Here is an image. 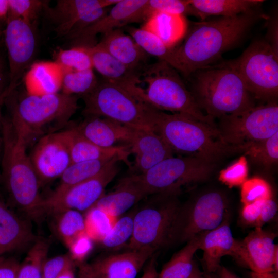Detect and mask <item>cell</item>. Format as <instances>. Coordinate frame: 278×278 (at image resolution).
<instances>
[{
  "mask_svg": "<svg viewBox=\"0 0 278 278\" xmlns=\"http://www.w3.org/2000/svg\"><path fill=\"white\" fill-rule=\"evenodd\" d=\"M146 270L147 272V278H158V274L153 263L150 264Z\"/></svg>",
  "mask_w": 278,
  "mask_h": 278,
  "instance_id": "obj_54",
  "label": "cell"
},
{
  "mask_svg": "<svg viewBox=\"0 0 278 278\" xmlns=\"http://www.w3.org/2000/svg\"><path fill=\"white\" fill-rule=\"evenodd\" d=\"M248 166L246 156L242 155L225 169L221 170L219 180L230 188L241 186L247 180Z\"/></svg>",
  "mask_w": 278,
  "mask_h": 278,
  "instance_id": "obj_44",
  "label": "cell"
},
{
  "mask_svg": "<svg viewBox=\"0 0 278 278\" xmlns=\"http://www.w3.org/2000/svg\"><path fill=\"white\" fill-rule=\"evenodd\" d=\"M138 86L133 94L152 107L192 116L203 123L217 127L214 119L200 109L193 94L181 79L179 72L165 61L159 60L145 65L138 74Z\"/></svg>",
  "mask_w": 278,
  "mask_h": 278,
  "instance_id": "obj_5",
  "label": "cell"
},
{
  "mask_svg": "<svg viewBox=\"0 0 278 278\" xmlns=\"http://www.w3.org/2000/svg\"><path fill=\"white\" fill-rule=\"evenodd\" d=\"M0 36H1V35H0Z\"/></svg>",
  "mask_w": 278,
  "mask_h": 278,
  "instance_id": "obj_61",
  "label": "cell"
},
{
  "mask_svg": "<svg viewBox=\"0 0 278 278\" xmlns=\"http://www.w3.org/2000/svg\"><path fill=\"white\" fill-rule=\"evenodd\" d=\"M207 274V273H206ZM207 277H208V276H207Z\"/></svg>",
  "mask_w": 278,
  "mask_h": 278,
  "instance_id": "obj_59",
  "label": "cell"
},
{
  "mask_svg": "<svg viewBox=\"0 0 278 278\" xmlns=\"http://www.w3.org/2000/svg\"><path fill=\"white\" fill-rule=\"evenodd\" d=\"M238 241L233 236L228 220L217 228L200 236L199 249L203 251L202 260L205 273L216 272L224 256H234Z\"/></svg>",
  "mask_w": 278,
  "mask_h": 278,
  "instance_id": "obj_22",
  "label": "cell"
},
{
  "mask_svg": "<svg viewBox=\"0 0 278 278\" xmlns=\"http://www.w3.org/2000/svg\"><path fill=\"white\" fill-rule=\"evenodd\" d=\"M73 260L68 255L46 258L42 267V278H58L67 270L73 269Z\"/></svg>",
  "mask_w": 278,
  "mask_h": 278,
  "instance_id": "obj_45",
  "label": "cell"
},
{
  "mask_svg": "<svg viewBox=\"0 0 278 278\" xmlns=\"http://www.w3.org/2000/svg\"><path fill=\"white\" fill-rule=\"evenodd\" d=\"M69 148L72 163L121 157L127 162L130 151L129 146L100 147L81 136L74 127L68 129Z\"/></svg>",
  "mask_w": 278,
  "mask_h": 278,
  "instance_id": "obj_28",
  "label": "cell"
},
{
  "mask_svg": "<svg viewBox=\"0 0 278 278\" xmlns=\"http://www.w3.org/2000/svg\"><path fill=\"white\" fill-rule=\"evenodd\" d=\"M264 15L256 11L194 24L183 42L175 47L180 72L185 77L211 65L235 46Z\"/></svg>",
  "mask_w": 278,
  "mask_h": 278,
  "instance_id": "obj_1",
  "label": "cell"
},
{
  "mask_svg": "<svg viewBox=\"0 0 278 278\" xmlns=\"http://www.w3.org/2000/svg\"><path fill=\"white\" fill-rule=\"evenodd\" d=\"M68 248L72 259L81 262L92 250L93 240L84 233L75 238Z\"/></svg>",
  "mask_w": 278,
  "mask_h": 278,
  "instance_id": "obj_46",
  "label": "cell"
},
{
  "mask_svg": "<svg viewBox=\"0 0 278 278\" xmlns=\"http://www.w3.org/2000/svg\"><path fill=\"white\" fill-rule=\"evenodd\" d=\"M7 19L4 38L9 65L7 89L12 93L33 58L36 39L32 25L10 15Z\"/></svg>",
  "mask_w": 278,
  "mask_h": 278,
  "instance_id": "obj_17",
  "label": "cell"
},
{
  "mask_svg": "<svg viewBox=\"0 0 278 278\" xmlns=\"http://www.w3.org/2000/svg\"><path fill=\"white\" fill-rule=\"evenodd\" d=\"M5 82L4 68L2 60L0 59V96L3 93L7 87V86L5 85Z\"/></svg>",
  "mask_w": 278,
  "mask_h": 278,
  "instance_id": "obj_53",
  "label": "cell"
},
{
  "mask_svg": "<svg viewBox=\"0 0 278 278\" xmlns=\"http://www.w3.org/2000/svg\"><path fill=\"white\" fill-rule=\"evenodd\" d=\"M63 75V68L56 61L34 62L24 77L26 94L42 96L60 92Z\"/></svg>",
  "mask_w": 278,
  "mask_h": 278,
  "instance_id": "obj_25",
  "label": "cell"
},
{
  "mask_svg": "<svg viewBox=\"0 0 278 278\" xmlns=\"http://www.w3.org/2000/svg\"><path fill=\"white\" fill-rule=\"evenodd\" d=\"M33 138L14 115L4 117L3 147L1 158L2 183L12 201L34 219L43 216L41 187L29 154Z\"/></svg>",
  "mask_w": 278,
  "mask_h": 278,
  "instance_id": "obj_2",
  "label": "cell"
},
{
  "mask_svg": "<svg viewBox=\"0 0 278 278\" xmlns=\"http://www.w3.org/2000/svg\"><path fill=\"white\" fill-rule=\"evenodd\" d=\"M8 15L19 18L33 25L41 11L48 6L47 1L39 0H8Z\"/></svg>",
  "mask_w": 278,
  "mask_h": 278,
  "instance_id": "obj_42",
  "label": "cell"
},
{
  "mask_svg": "<svg viewBox=\"0 0 278 278\" xmlns=\"http://www.w3.org/2000/svg\"><path fill=\"white\" fill-rule=\"evenodd\" d=\"M190 76L191 93L197 103L214 119L239 114L255 105L239 75L225 61L199 69Z\"/></svg>",
  "mask_w": 278,
  "mask_h": 278,
  "instance_id": "obj_4",
  "label": "cell"
},
{
  "mask_svg": "<svg viewBox=\"0 0 278 278\" xmlns=\"http://www.w3.org/2000/svg\"><path fill=\"white\" fill-rule=\"evenodd\" d=\"M57 231L67 246L85 232L84 218L80 212L68 210L57 214Z\"/></svg>",
  "mask_w": 278,
  "mask_h": 278,
  "instance_id": "obj_39",
  "label": "cell"
},
{
  "mask_svg": "<svg viewBox=\"0 0 278 278\" xmlns=\"http://www.w3.org/2000/svg\"><path fill=\"white\" fill-rule=\"evenodd\" d=\"M135 155L133 174H142L163 160L173 157V152L162 137L150 129H134L127 144Z\"/></svg>",
  "mask_w": 278,
  "mask_h": 278,
  "instance_id": "obj_19",
  "label": "cell"
},
{
  "mask_svg": "<svg viewBox=\"0 0 278 278\" xmlns=\"http://www.w3.org/2000/svg\"><path fill=\"white\" fill-rule=\"evenodd\" d=\"M10 113L19 119L34 139L43 136L50 126H64L78 109V98L62 92L16 99L11 94L6 99Z\"/></svg>",
  "mask_w": 278,
  "mask_h": 278,
  "instance_id": "obj_8",
  "label": "cell"
},
{
  "mask_svg": "<svg viewBox=\"0 0 278 278\" xmlns=\"http://www.w3.org/2000/svg\"><path fill=\"white\" fill-rule=\"evenodd\" d=\"M196 17L204 21L211 16L231 17L256 10L260 0H188Z\"/></svg>",
  "mask_w": 278,
  "mask_h": 278,
  "instance_id": "obj_30",
  "label": "cell"
},
{
  "mask_svg": "<svg viewBox=\"0 0 278 278\" xmlns=\"http://www.w3.org/2000/svg\"><path fill=\"white\" fill-rule=\"evenodd\" d=\"M188 278H208L207 274L202 273L197 267L195 266L192 273Z\"/></svg>",
  "mask_w": 278,
  "mask_h": 278,
  "instance_id": "obj_55",
  "label": "cell"
},
{
  "mask_svg": "<svg viewBox=\"0 0 278 278\" xmlns=\"http://www.w3.org/2000/svg\"><path fill=\"white\" fill-rule=\"evenodd\" d=\"M216 272L218 278H240L223 266H220Z\"/></svg>",
  "mask_w": 278,
  "mask_h": 278,
  "instance_id": "obj_51",
  "label": "cell"
},
{
  "mask_svg": "<svg viewBox=\"0 0 278 278\" xmlns=\"http://www.w3.org/2000/svg\"><path fill=\"white\" fill-rule=\"evenodd\" d=\"M149 195L136 175L132 174L121 179L115 190L105 194L94 206L118 218Z\"/></svg>",
  "mask_w": 278,
  "mask_h": 278,
  "instance_id": "obj_23",
  "label": "cell"
},
{
  "mask_svg": "<svg viewBox=\"0 0 278 278\" xmlns=\"http://www.w3.org/2000/svg\"><path fill=\"white\" fill-rule=\"evenodd\" d=\"M120 0H58L53 8H45L60 36L70 39L93 24L107 13L106 8Z\"/></svg>",
  "mask_w": 278,
  "mask_h": 278,
  "instance_id": "obj_14",
  "label": "cell"
},
{
  "mask_svg": "<svg viewBox=\"0 0 278 278\" xmlns=\"http://www.w3.org/2000/svg\"><path fill=\"white\" fill-rule=\"evenodd\" d=\"M214 164L190 156L167 158L144 173L136 175L151 195L157 193L179 195L190 187L208 179Z\"/></svg>",
  "mask_w": 278,
  "mask_h": 278,
  "instance_id": "obj_10",
  "label": "cell"
},
{
  "mask_svg": "<svg viewBox=\"0 0 278 278\" xmlns=\"http://www.w3.org/2000/svg\"><path fill=\"white\" fill-rule=\"evenodd\" d=\"M49 248L47 240H36L23 262L20 263L16 278H42V267L47 258Z\"/></svg>",
  "mask_w": 278,
  "mask_h": 278,
  "instance_id": "obj_36",
  "label": "cell"
},
{
  "mask_svg": "<svg viewBox=\"0 0 278 278\" xmlns=\"http://www.w3.org/2000/svg\"><path fill=\"white\" fill-rule=\"evenodd\" d=\"M220 119L217 129L232 153L240 147L266 140L278 132V106L275 101L255 105L239 114Z\"/></svg>",
  "mask_w": 278,
  "mask_h": 278,
  "instance_id": "obj_11",
  "label": "cell"
},
{
  "mask_svg": "<svg viewBox=\"0 0 278 278\" xmlns=\"http://www.w3.org/2000/svg\"><path fill=\"white\" fill-rule=\"evenodd\" d=\"M135 211L118 217L109 233L100 242L109 249L119 248L129 241L133 231V220Z\"/></svg>",
  "mask_w": 278,
  "mask_h": 278,
  "instance_id": "obj_41",
  "label": "cell"
},
{
  "mask_svg": "<svg viewBox=\"0 0 278 278\" xmlns=\"http://www.w3.org/2000/svg\"><path fill=\"white\" fill-rule=\"evenodd\" d=\"M147 0H120L104 16L72 39L74 46H92L97 44L96 36L102 35L128 24Z\"/></svg>",
  "mask_w": 278,
  "mask_h": 278,
  "instance_id": "obj_20",
  "label": "cell"
},
{
  "mask_svg": "<svg viewBox=\"0 0 278 278\" xmlns=\"http://www.w3.org/2000/svg\"><path fill=\"white\" fill-rule=\"evenodd\" d=\"M277 204L272 198L263 201L259 217L255 228H260L270 221L276 215Z\"/></svg>",
  "mask_w": 278,
  "mask_h": 278,
  "instance_id": "obj_48",
  "label": "cell"
},
{
  "mask_svg": "<svg viewBox=\"0 0 278 278\" xmlns=\"http://www.w3.org/2000/svg\"><path fill=\"white\" fill-rule=\"evenodd\" d=\"M37 239L31 227L0 199V256L27 247Z\"/></svg>",
  "mask_w": 278,
  "mask_h": 278,
  "instance_id": "obj_24",
  "label": "cell"
},
{
  "mask_svg": "<svg viewBox=\"0 0 278 278\" xmlns=\"http://www.w3.org/2000/svg\"><path fill=\"white\" fill-rule=\"evenodd\" d=\"M77 132L91 143L102 148H111L119 141L128 144L134 128L109 118L88 116L79 125L74 126Z\"/></svg>",
  "mask_w": 278,
  "mask_h": 278,
  "instance_id": "obj_21",
  "label": "cell"
},
{
  "mask_svg": "<svg viewBox=\"0 0 278 278\" xmlns=\"http://www.w3.org/2000/svg\"><path fill=\"white\" fill-rule=\"evenodd\" d=\"M208 278H212V277L211 276L210 274H208Z\"/></svg>",
  "mask_w": 278,
  "mask_h": 278,
  "instance_id": "obj_58",
  "label": "cell"
},
{
  "mask_svg": "<svg viewBox=\"0 0 278 278\" xmlns=\"http://www.w3.org/2000/svg\"><path fill=\"white\" fill-rule=\"evenodd\" d=\"M135 42L148 55L167 63L180 72V67L176 56L175 47L166 46L154 34L142 29L129 27L127 29Z\"/></svg>",
  "mask_w": 278,
  "mask_h": 278,
  "instance_id": "obj_32",
  "label": "cell"
},
{
  "mask_svg": "<svg viewBox=\"0 0 278 278\" xmlns=\"http://www.w3.org/2000/svg\"><path fill=\"white\" fill-rule=\"evenodd\" d=\"M272 188L265 180L259 177L247 179L241 185L240 199L243 204L272 198Z\"/></svg>",
  "mask_w": 278,
  "mask_h": 278,
  "instance_id": "obj_43",
  "label": "cell"
},
{
  "mask_svg": "<svg viewBox=\"0 0 278 278\" xmlns=\"http://www.w3.org/2000/svg\"><path fill=\"white\" fill-rule=\"evenodd\" d=\"M8 0H0V19L8 16Z\"/></svg>",
  "mask_w": 278,
  "mask_h": 278,
  "instance_id": "obj_52",
  "label": "cell"
},
{
  "mask_svg": "<svg viewBox=\"0 0 278 278\" xmlns=\"http://www.w3.org/2000/svg\"><path fill=\"white\" fill-rule=\"evenodd\" d=\"M85 47L91 58L93 69L95 68L103 79L119 84L128 89L139 83L140 71L131 69L124 65L106 49L96 44Z\"/></svg>",
  "mask_w": 278,
  "mask_h": 278,
  "instance_id": "obj_26",
  "label": "cell"
},
{
  "mask_svg": "<svg viewBox=\"0 0 278 278\" xmlns=\"http://www.w3.org/2000/svg\"><path fill=\"white\" fill-rule=\"evenodd\" d=\"M141 28L154 34L166 46L174 47L186 35L187 24L185 16L158 12L151 15Z\"/></svg>",
  "mask_w": 278,
  "mask_h": 278,
  "instance_id": "obj_29",
  "label": "cell"
},
{
  "mask_svg": "<svg viewBox=\"0 0 278 278\" xmlns=\"http://www.w3.org/2000/svg\"><path fill=\"white\" fill-rule=\"evenodd\" d=\"M178 195L157 193L149 195L135 211L133 231L129 241L131 250L154 252L172 242L181 208Z\"/></svg>",
  "mask_w": 278,
  "mask_h": 278,
  "instance_id": "obj_6",
  "label": "cell"
},
{
  "mask_svg": "<svg viewBox=\"0 0 278 278\" xmlns=\"http://www.w3.org/2000/svg\"><path fill=\"white\" fill-rule=\"evenodd\" d=\"M264 201L259 200L251 203L243 204L240 212V218L245 224L255 227L259 217Z\"/></svg>",
  "mask_w": 278,
  "mask_h": 278,
  "instance_id": "obj_47",
  "label": "cell"
},
{
  "mask_svg": "<svg viewBox=\"0 0 278 278\" xmlns=\"http://www.w3.org/2000/svg\"><path fill=\"white\" fill-rule=\"evenodd\" d=\"M152 254L148 250H131L106 256L82 267V278H136Z\"/></svg>",
  "mask_w": 278,
  "mask_h": 278,
  "instance_id": "obj_18",
  "label": "cell"
},
{
  "mask_svg": "<svg viewBox=\"0 0 278 278\" xmlns=\"http://www.w3.org/2000/svg\"><path fill=\"white\" fill-rule=\"evenodd\" d=\"M186 242L164 266L158 278H188L196 266L194 256L199 249L200 236Z\"/></svg>",
  "mask_w": 278,
  "mask_h": 278,
  "instance_id": "obj_33",
  "label": "cell"
},
{
  "mask_svg": "<svg viewBox=\"0 0 278 278\" xmlns=\"http://www.w3.org/2000/svg\"><path fill=\"white\" fill-rule=\"evenodd\" d=\"M276 235L255 228L241 241H238L234 257L251 271V278H278Z\"/></svg>",
  "mask_w": 278,
  "mask_h": 278,
  "instance_id": "obj_15",
  "label": "cell"
},
{
  "mask_svg": "<svg viewBox=\"0 0 278 278\" xmlns=\"http://www.w3.org/2000/svg\"><path fill=\"white\" fill-rule=\"evenodd\" d=\"M58 278H74L73 269L67 270L60 275Z\"/></svg>",
  "mask_w": 278,
  "mask_h": 278,
  "instance_id": "obj_56",
  "label": "cell"
},
{
  "mask_svg": "<svg viewBox=\"0 0 278 278\" xmlns=\"http://www.w3.org/2000/svg\"><path fill=\"white\" fill-rule=\"evenodd\" d=\"M63 71L61 92L64 94L82 97L91 92L98 83L93 69L83 71L63 69Z\"/></svg>",
  "mask_w": 278,
  "mask_h": 278,
  "instance_id": "obj_37",
  "label": "cell"
},
{
  "mask_svg": "<svg viewBox=\"0 0 278 278\" xmlns=\"http://www.w3.org/2000/svg\"><path fill=\"white\" fill-rule=\"evenodd\" d=\"M85 233L93 240L100 242L109 233L118 218L93 206L84 216Z\"/></svg>",
  "mask_w": 278,
  "mask_h": 278,
  "instance_id": "obj_38",
  "label": "cell"
},
{
  "mask_svg": "<svg viewBox=\"0 0 278 278\" xmlns=\"http://www.w3.org/2000/svg\"><path fill=\"white\" fill-rule=\"evenodd\" d=\"M97 44L131 69L138 71L147 64L148 55L130 36L119 28L103 34Z\"/></svg>",
  "mask_w": 278,
  "mask_h": 278,
  "instance_id": "obj_27",
  "label": "cell"
},
{
  "mask_svg": "<svg viewBox=\"0 0 278 278\" xmlns=\"http://www.w3.org/2000/svg\"><path fill=\"white\" fill-rule=\"evenodd\" d=\"M147 271L146 270L145 271L143 275H142V276L140 278H147Z\"/></svg>",
  "mask_w": 278,
  "mask_h": 278,
  "instance_id": "obj_57",
  "label": "cell"
},
{
  "mask_svg": "<svg viewBox=\"0 0 278 278\" xmlns=\"http://www.w3.org/2000/svg\"><path fill=\"white\" fill-rule=\"evenodd\" d=\"M29 155L41 186L60 178L72 164L68 130L41 136Z\"/></svg>",
  "mask_w": 278,
  "mask_h": 278,
  "instance_id": "obj_16",
  "label": "cell"
},
{
  "mask_svg": "<svg viewBox=\"0 0 278 278\" xmlns=\"http://www.w3.org/2000/svg\"><path fill=\"white\" fill-rule=\"evenodd\" d=\"M19 265L13 257L0 256V278H16Z\"/></svg>",
  "mask_w": 278,
  "mask_h": 278,
  "instance_id": "obj_49",
  "label": "cell"
},
{
  "mask_svg": "<svg viewBox=\"0 0 278 278\" xmlns=\"http://www.w3.org/2000/svg\"><path fill=\"white\" fill-rule=\"evenodd\" d=\"M235 153H244L254 163L270 168L278 161V132L266 140L240 147Z\"/></svg>",
  "mask_w": 278,
  "mask_h": 278,
  "instance_id": "obj_35",
  "label": "cell"
},
{
  "mask_svg": "<svg viewBox=\"0 0 278 278\" xmlns=\"http://www.w3.org/2000/svg\"><path fill=\"white\" fill-rule=\"evenodd\" d=\"M117 158L121 159L127 165L130 166L128 162L119 156L113 158L72 163L60 177L59 185L49 196H57L71 187L96 176Z\"/></svg>",
  "mask_w": 278,
  "mask_h": 278,
  "instance_id": "obj_31",
  "label": "cell"
},
{
  "mask_svg": "<svg viewBox=\"0 0 278 278\" xmlns=\"http://www.w3.org/2000/svg\"><path fill=\"white\" fill-rule=\"evenodd\" d=\"M0 35H1V33H0Z\"/></svg>",
  "mask_w": 278,
  "mask_h": 278,
  "instance_id": "obj_60",
  "label": "cell"
},
{
  "mask_svg": "<svg viewBox=\"0 0 278 278\" xmlns=\"http://www.w3.org/2000/svg\"><path fill=\"white\" fill-rule=\"evenodd\" d=\"M227 218V200L222 193L212 190L181 207L172 241L187 242L220 226Z\"/></svg>",
  "mask_w": 278,
  "mask_h": 278,
  "instance_id": "obj_12",
  "label": "cell"
},
{
  "mask_svg": "<svg viewBox=\"0 0 278 278\" xmlns=\"http://www.w3.org/2000/svg\"><path fill=\"white\" fill-rule=\"evenodd\" d=\"M120 161V158L115 159L96 176L71 187L57 196L43 198V214H57L68 210L80 212L88 211L105 194L106 186L118 173V163Z\"/></svg>",
  "mask_w": 278,
  "mask_h": 278,
  "instance_id": "obj_13",
  "label": "cell"
},
{
  "mask_svg": "<svg viewBox=\"0 0 278 278\" xmlns=\"http://www.w3.org/2000/svg\"><path fill=\"white\" fill-rule=\"evenodd\" d=\"M11 93L7 89V87L3 93L0 96V163L1 161L3 147V120L4 116L2 113V108L5 103L7 98ZM2 183V176L0 171V184Z\"/></svg>",
  "mask_w": 278,
  "mask_h": 278,
  "instance_id": "obj_50",
  "label": "cell"
},
{
  "mask_svg": "<svg viewBox=\"0 0 278 278\" xmlns=\"http://www.w3.org/2000/svg\"><path fill=\"white\" fill-rule=\"evenodd\" d=\"M148 117L151 129L162 137L173 152L214 164L232 153L222 141L216 127L189 115L167 113L150 106Z\"/></svg>",
  "mask_w": 278,
  "mask_h": 278,
  "instance_id": "obj_3",
  "label": "cell"
},
{
  "mask_svg": "<svg viewBox=\"0 0 278 278\" xmlns=\"http://www.w3.org/2000/svg\"><path fill=\"white\" fill-rule=\"evenodd\" d=\"M158 12L196 17L188 0H147L145 4L135 14L131 23H144L151 15Z\"/></svg>",
  "mask_w": 278,
  "mask_h": 278,
  "instance_id": "obj_34",
  "label": "cell"
},
{
  "mask_svg": "<svg viewBox=\"0 0 278 278\" xmlns=\"http://www.w3.org/2000/svg\"><path fill=\"white\" fill-rule=\"evenodd\" d=\"M55 61L63 69L83 71L93 69L90 55L85 47L73 46L60 49L56 54Z\"/></svg>",
  "mask_w": 278,
  "mask_h": 278,
  "instance_id": "obj_40",
  "label": "cell"
},
{
  "mask_svg": "<svg viewBox=\"0 0 278 278\" xmlns=\"http://www.w3.org/2000/svg\"><path fill=\"white\" fill-rule=\"evenodd\" d=\"M85 117L97 116L115 120L134 129H150L149 105L126 88L104 79L95 88L81 97Z\"/></svg>",
  "mask_w": 278,
  "mask_h": 278,
  "instance_id": "obj_7",
  "label": "cell"
},
{
  "mask_svg": "<svg viewBox=\"0 0 278 278\" xmlns=\"http://www.w3.org/2000/svg\"><path fill=\"white\" fill-rule=\"evenodd\" d=\"M240 76L253 98L275 101L278 95V50L267 41L251 43L237 58L225 61Z\"/></svg>",
  "mask_w": 278,
  "mask_h": 278,
  "instance_id": "obj_9",
  "label": "cell"
}]
</instances>
